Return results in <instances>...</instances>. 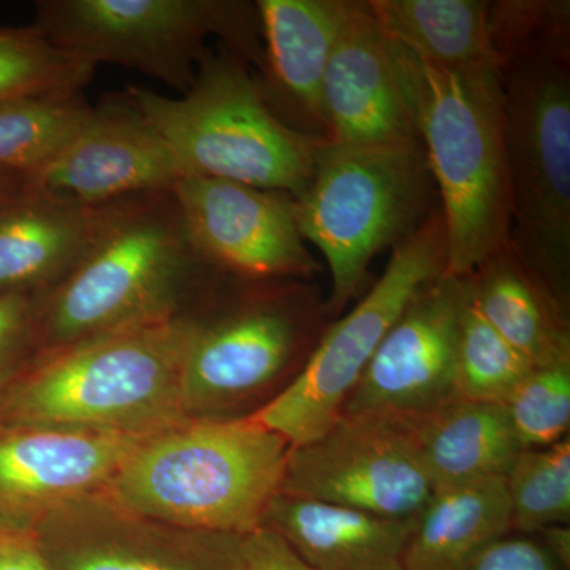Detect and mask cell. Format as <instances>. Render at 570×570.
I'll list each match as a JSON object with an SVG mask.
<instances>
[{
    "label": "cell",
    "instance_id": "1",
    "mask_svg": "<svg viewBox=\"0 0 570 570\" xmlns=\"http://www.w3.org/2000/svg\"><path fill=\"white\" fill-rule=\"evenodd\" d=\"M217 273L171 189L102 205L80 262L41 298L40 355L181 316L187 295Z\"/></svg>",
    "mask_w": 570,
    "mask_h": 570
},
{
    "label": "cell",
    "instance_id": "2",
    "mask_svg": "<svg viewBox=\"0 0 570 570\" xmlns=\"http://www.w3.org/2000/svg\"><path fill=\"white\" fill-rule=\"evenodd\" d=\"M195 328L186 313L37 356L0 397V423L134 438L183 425Z\"/></svg>",
    "mask_w": 570,
    "mask_h": 570
},
{
    "label": "cell",
    "instance_id": "3",
    "mask_svg": "<svg viewBox=\"0 0 570 570\" xmlns=\"http://www.w3.org/2000/svg\"><path fill=\"white\" fill-rule=\"evenodd\" d=\"M291 444L242 419H190L145 438L105 490L124 508L186 531L243 534L264 523Z\"/></svg>",
    "mask_w": 570,
    "mask_h": 570
},
{
    "label": "cell",
    "instance_id": "4",
    "mask_svg": "<svg viewBox=\"0 0 570 570\" xmlns=\"http://www.w3.org/2000/svg\"><path fill=\"white\" fill-rule=\"evenodd\" d=\"M404 51L420 141L448 230L445 273L469 276L510 236L501 71L444 69Z\"/></svg>",
    "mask_w": 570,
    "mask_h": 570
},
{
    "label": "cell",
    "instance_id": "5",
    "mask_svg": "<svg viewBox=\"0 0 570 570\" xmlns=\"http://www.w3.org/2000/svg\"><path fill=\"white\" fill-rule=\"evenodd\" d=\"M167 142L183 176L227 179L299 198L328 140L306 137L269 110L249 66L227 48L208 50L178 99L127 89Z\"/></svg>",
    "mask_w": 570,
    "mask_h": 570
},
{
    "label": "cell",
    "instance_id": "6",
    "mask_svg": "<svg viewBox=\"0 0 570 570\" xmlns=\"http://www.w3.org/2000/svg\"><path fill=\"white\" fill-rule=\"evenodd\" d=\"M439 209L422 141H325L313 178L296 198V216L303 238L328 266L326 316H341L373 258L415 234Z\"/></svg>",
    "mask_w": 570,
    "mask_h": 570
},
{
    "label": "cell",
    "instance_id": "7",
    "mask_svg": "<svg viewBox=\"0 0 570 570\" xmlns=\"http://www.w3.org/2000/svg\"><path fill=\"white\" fill-rule=\"evenodd\" d=\"M509 243L570 316V50L502 62Z\"/></svg>",
    "mask_w": 570,
    "mask_h": 570
},
{
    "label": "cell",
    "instance_id": "8",
    "mask_svg": "<svg viewBox=\"0 0 570 570\" xmlns=\"http://www.w3.org/2000/svg\"><path fill=\"white\" fill-rule=\"evenodd\" d=\"M32 26L94 66L140 71L181 94L213 37L257 70L264 56L257 3L243 0H41Z\"/></svg>",
    "mask_w": 570,
    "mask_h": 570
},
{
    "label": "cell",
    "instance_id": "9",
    "mask_svg": "<svg viewBox=\"0 0 570 570\" xmlns=\"http://www.w3.org/2000/svg\"><path fill=\"white\" fill-rule=\"evenodd\" d=\"M448 230L441 209L393 247L389 264L354 309L326 326L294 381L250 414L255 422L295 445L324 434L389 330L415 295L448 269Z\"/></svg>",
    "mask_w": 570,
    "mask_h": 570
},
{
    "label": "cell",
    "instance_id": "10",
    "mask_svg": "<svg viewBox=\"0 0 570 570\" xmlns=\"http://www.w3.org/2000/svg\"><path fill=\"white\" fill-rule=\"evenodd\" d=\"M245 287L220 313L197 314L183 370L190 419H213L268 387L324 333L325 299L309 281L246 279Z\"/></svg>",
    "mask_w": 570,
    "mask_h": 570
},
{
    "label": "cell",
    "instance_id": "11",
    "mask_svg": "<svg viewBox=\"0 0 570 570\" xmlns=\"http://www.w3.org/2000/svg\"><path fill=\"white\" fill-rule=\"evenodd\" d=\"M469 303V276L444 273L425 285L382 340L341 415L379 420L415 434L459 400L456 347Z\"/></svg>",
    "mask_w": 570,
    "mask_h": 570
},
{
    "label": "cell",
    "instance_id": "12",
    "mask_svg": "<svg viewBox=\"0 0 570 570\" xmlns=\"http://www.w3.org/2000/svg\"><path fill=\"white\" fill-rule=\"evenodd\" d=\"M279 493L409 520L419 519L434 487L414 434L341 415L314 441L288 450Z\"/></svg>",
    "mask_w": 570,
    "mask_h": 570
},
{
    "label": "cell",
    "instance_id": "13",
    "mask_svg": "<svg viewBox=\"0 0 570 570\" xmlns=\"http://www.w3.org/2000/svg\"><path fill=\"white\" fill-rule=\"evenodd\" d=\"M171 193L195 246L220 272L253 281H311L321 269L299 232L292 195L198 176H183Z\"/></svg>",
    "mask_w": 570,
    "mask_h": 570
},
{
    "label": "cell",
    "instance_id": "14",
    "mask_svg": "<svg viewBox=\"0 0 570 570\" xmlns=\"http://www.w3.org/2000/svg\"><path fill=\"white\" fill-rule=\"evenodd\" d=\"M181 178L167 142L126 92L94 105L70 145L28 179L26 194L96 208L132 195L170 190Z\"/></svg>",
    "mask_w": 570,
    "mask_h": 570
},
{
    "label": "cell",
    "instance_id": "15",
    "mask_svg": "<svg viewBox=\"0 0 570 570\" xmlns=\"http://www.w3.org/2000/svg\"><path fill=\"white\" fill-rule=\"evenodd\" d=\"M217 538L138 515L105 489L52 510L33 531L48 570H216Z\"/></svg>",
    "mask_w": 570,
    "mask_h": 570
},
{
    "label": "cell",
    "instance_id": "16",
    "mask_svg": "<svg viewBox=\"0 0 570 570\" xmlns=\"http://www.w3.org/2000/svg\"><path fill=\"white\" fill-rule=\"evenodd\" d=\"M328 141L382 145L420 140L406 52L367 2H348L322 86Z\"/></svg>",
    "mask_w": 570,
    "mask_h": 570
},
{
    "label": "cell",
    "instance_id": "17",
    "mask_svg": "<svg viewBox=\"0 0 570 570\" xmlns=\"http://www.w3.org/2000/svg\"><path fill=\"white\" fill-rule=\"evenodd\" d=\"M142 439L0 423V532L33 534L52 510L105 489Z\"/></svg>",
    "mask_w": 570,
    "mask_h": 570
},
{
    "label": "cell",
    "instance_id": "18",
    "mask_svg": "<svg viewBox=\"0 0 570 570\" xmlns=\"http://www.w3.org/2000/svg\"><path fill=\"white\" fill-rule=\"evenodd\" d=\"M351 0H257L264 56L258 88L285 126L328 140L322 86Z\"/></svg>",
    "mask_w": 570,
    "mask_h": 570
},
{
    "label": "cell",
    "instance_id": "19",
    "mask_svg": "<svg viewBox=\"0 0 570 570\" xmlns=\"http://www.w3.org/2000/svg\"><path fill=\"white\" fill-rule=\"evenodd\" d=\"M415 523L277 493L262 527L313 570H403Z\"/></svg>",
    "mask_w": 570,
    "mask_h": 570
},
{
    "label": "cell",
    "instance_id": "20",
    "mask_svg": "<svg viewBox=\"0 0 570 570\" xmlns=\"http://www.w3.org/2000/svg\"><path fill=\"white\" fill-rule=\"evenodd\" d=\"M100 208L24 194L0 205V296L47 294L88 249Z\"/></svg>",
    "mask_w": 570,
    "mask_h": 570
},
{
    "label": "cell",
    "instance_id": "21",
    "mask_svg": "<svg viewBox=\"0 0 570 570\" xmlns=\"http://www.w3.org/2000/svg\"><path fill=\"white\" fill-rule=\"evenodd\" d=\"M469 283L480 316L534 370L570 363L569 317L510 243L485 258Z\"/></svg>",
    "mask_w": 570,
    "mask_h": 570
},
{
    "label": "cell",
    "instance_id": "22",
    "mask_svg": "<svg viewBox=\"0 0 570 570\" xmlns=\"http://www.w3.org/2000/svg\"><path fill=\"white\" fill-rule=\"evenodd\" d=\"M512 530L505 479L434 491L420 513L403 570H461Z\"/></svg>",
    "mask_w": 570,
    "mask_h": 570
},
{
    "label": "cell",
    "instance_id": "23",
    "mask_svg": "<svg viewBox=\"0 0 570 570\" xmlns=\"http://www.w3.org/2000/svg\"><path fill=\"white\" fill-rule=\"evenodd\" d=\"M414 436L434 491L505 479L521 453L504 404L452 401Z\"/></svg>",
    "mask_w": 570,
    "mask_h": 570
},
{
    "label": "cell",
    "instance_id": "24",
    "mask_svg": "<svg viewBox=\"0 0 570 570\" xmlns=\"http://www.w3.org/2000/svg\"><path fill=\"white\" fill-rule=\"evenodd\" d=\"M390 39L444 69L498 67L487 0H367Z\"/></svg>",
    "mask_w": 570,
    "mask_h": 570
},
{
    "label": "cell",
    "instance_id": "25",
    "mask_svg": "<svg viewBox=\"0 0 570 570\" xmlns=\"http://www.w3.org/2000/svg\"><path fill=\"white\" fill-rule=\"evenodd\" d=\"M91 108L82 91L0 104V174L39 175L77 137Z\"/></svg>",
    "mask_w": 570,
    "mask_h": 570
},
{
    "label": "cell",
    "instance_id": "26",
    "mask_svg": "<svg viewBox=\"0 0 570 570\" xmlns=\"http://www.w3.org/2000/svg\"><path fill=\"white\" fill-rule=\"evenodd\" d=\"M97 66L55 47L33 26L0 28V104L52 92H78Z\"/></svg>",
    "mask_w": 570,
    "mask_h": 570
},
{
    "label": "cell",
    "instance_id": "27",
    "mask_svg": "<svg viewBox=\"0 0 570 570\" xmlns=\"http://www.w3.org/2000/svg\"><path fill=\"white\" fill-rule=\"evenodd\" d=\"M534 370L469 303L456 347L459 400L504 404Z\"/></svg>",
    "mask_w": 570,
    "mask_h": 570
},
{
    "label": "cell",
    "instance_id": "28",
    "mask_svg": "<svg viewBox=\"0 0 570 570\" xmlns=\"http://www.w3.org/2000/svg\"><path fill=\"white\" fill-rule=\"evenodd\" d=\"M512 528L532 534L570 521V441L521 450L505 478Z\"/></svg>",
    "mask_w": 570,
    "mask_h": 570
},
{
    "label": "cell",
    "instance_id": "29",
    "mask_svg": "<svg viewBox=\"0 0 570 570\" xmlns=\"http://www.w3.org/2000/svg\"><path fill=\"white\" fill-rule=\"evenodd\" d=\"M489 37L498 69H501L502 62L524 52L570 48V2H490Z\"/></svg>",
    "mask_w": 570,
    "mask_h": 570
},
{
    "label": "cell",
    "instance_id": "30",
    "mask_svg": "<svg viewBox=\"0 0 570 570\" xmlns=\"http://www.w3.org/2000/svg\"><path fill=\"white\" fill-rule=\"evenodd\" d=\"M504 406L521 450L550 448L568 438L570 363L532 370Z\"/></svg>",
    "mask_w": 570,
    "mask_h": 570
},
{
    "label": "cell",
    "instance_id": "31",
    "mask_svg": "<svg viewBox=\"0 0 570 570\" xmlns=\"http://www.w3.org/2000/svg\"><path fill=\"white\" fill-rule=\"evenodd\" d=\"M41 298L0 296V397L40 355Z\"/></svg>",
    "mask_w": 570,
    "mask_h": 570
},
{
    "label": "cell",
    "instance_id": "32",
    "mask_svg": "<svg viewBox=\"0 0 570 570\" xmlns=\"http://www.w3.org/2000/svg\"><path fill=\"white\" fill-rule=\"evenodd\" d=\"M216 570H313L275 531L261 527L243 534H219Z\"/></svg>",
    "mask_w": 570,
    "mask_h": 570
},
{
    "label": "cell",
    "instance_id": "33",
    "mask_svg": "<svg viewBox=\"0 0 570 570\" xmlns=\"http://www.w3.org/2000/svg\"><path fill=\"white\" fill-rule=\"evenodd\" d=\"M461 570H564L538 540L504 538Z\"/></svg>",
    "mask_w": 570,
    "mask_h": 570
},
{
    "label": "cell",
    "instance_id": "34",
    "mask_svg": "<svg viewBox=\"0 0 570 570\" xmlns=\"http://www.w3.org/2000/svg\"><path fill=\"white\" fill-rule=\"evenodd\" d=\"M0 570H48L33 534L0 532Z\"/></svg>",
    "mask_w": 570,
    "mask_h": 570
},
{
    "label": "cell",
    "instance_id": "35",
    "mask_svg": "<svg viewBox=\"0 0 570 570\" xmlns=\"http://www.w3.org/2000/svg\"><path fill=\"white\" fill-rule=\"evenodd\" d=\"M543 549L549 551L562 569H570V528L569 524H557V527L547 528L542 531Z\"/></svg>",
    "mask_w": 570,
    "mask_h": 570
},
{
    "label": "cell",
    "instance_id": "36",
    "mask_svg": "<svg viewBox=\"0 0 570 570\" xmlns=\"http://www.w3.org/2000/svg\"><path fill=\"white\" fill-rule=\"evenodd\" d=\"M28 189V179L21 176L0 174V205L17 200Z\"/></svg>",
    "mask_w": 570,
    "mask_h": 570
}]
</instances>
